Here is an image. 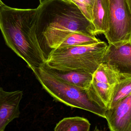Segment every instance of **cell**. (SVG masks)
Returning <instances> with one entry per match:
<instances>
[{"label": "cell", "instance_id": "cell-9", "mask_svg": "<svg viewBox=\"0 0 131 131\" xmlns=\"http://www.w3.org/2000/svg\"><path fill=\"white\" fill-rule=\"evenodd\" d=\"M105 119L111 131H131V94L106 112Z\"/></svg>", "mask_w": 131, "mask_h": 131}, {"label": "cell", "instance_id": "cell-4", "mask_svg": "<svg viewBox=\"0 0 131 131\" xmlns=\"http://www.w3.org/2000/svg\"><path fill=\"white\" fill-rule=\"evenodd\" d=\"M43 89L57 101L105 118L107 110L92 101L86 90L68 84L51 74L45 64L32 70Z\"/></svg>", "mask_w": 131, "mask_h": 131}, {"label": "cell", "instance_id": "cell-1", "mask_svg": "<svg viewBox=\"0 0 131 131\" xmlns=\"http://www.w3.org/2000/svg\"><path fill=\"white\" fill-rule=\"evenodd\" d=\"M38 9H21L4 4L0 8V30L6 45L32 70L46 63L36 32Z\"/></svg>", "mask_w": 131, "mask_h": 131}, {"label": "cell", "instance_id": "cell-2", "mask_svg": "<svg viewBox=\"0 0 131 131\" xmlns=\"http://www.w3.org/2000/svg\"><path fill=\"white\" fill-rule=\"evenodd\" d=\"M36 35L48 29L67 30L95 37L94 26L74 3L64 0H41L37 8Z\"/></svg>", "mask_w": 131, "mask_h": 131}, {"label": "cell", "instance_id": "cell-5", "mask_svg": "<svg viewBox=\"0 0 131 131\" xmlns=\"http://www.w3.org/2000/svg\"><path fill=\"white\" fill-rule=\"evenodd\" d=\"M109 31L104 34L109 44L131 42V12L127 0H109Z\"/></svg>", "mask_w": 131, "mask_h": 131}, {"label": "cell", "instance_id": "cell-13", "mask_svg": "<svg viewBox=\"0 0 131 131\" xmlns=\"http://www.w3.org/2000/svg\"><path fill=\"white\" fill-rule=\"evenodd\" d=\"M91 124L86 118L79 117L65 118L59 122L55 131H89Z\"/></svg>", "mask_w": 131, "mask_h": 131}, {"label": "cell", "instance_id": "cell-3", "mask_svg": "<svg viewBox=\"0 0 131 131\" xmlns=\"http://www.w3.org/2000/svg\"><path fill=\"white\" fill-rule=\"evenodd\" d=\"M108 45L101 41L89 45L60 48L51 50L45 64L58 70L71 71L94 74L102 63Z\"/></svg>", "mask_w": 131, "mask_h": 131}, {"label": "cell", "instance_id": "cell-11", "mask_svg": "<svg viewBox=\"0 0 131 131\" xmlns=\"http://www.w3.org/2000/svg\"><path fill=\"white\" fill-rule=\"evenodd\" d=\"M92 24L96 35L104 34L110 28V12L109 0H96L92 14Z\"/></svg>", "mask_w": 131, "mask_h": 131}, {"label": "cell", "instance_id": "cell-7", "mask_svg": "<svg viewBox=\"0 0 131 131\" xmlns=\"http://www.w3.org/2000/svg\"><path fill=\"white\" fill-rule=\"evenodd\" d=\"M102 63L117 72L121 79L131 77V42L108 44Z\"/></svg>", "mask_w": 131, "mask_h": 131}, {"label": "cell", "instance_id": "cell-17", "mask_svg": "<svg viewBox=\"0 0 131 131\" xmlns=\"http://www.w3.org/2000/svg\"><path fill=\"white\" fill-rule=\"evenodd\" d=\"M127 2L128 4L130 11L131 12V0H127Z\"/></svg>", "mask_w": 131, "mask_h": 131}, {"label": "cell", "instance_id": "cell-12", "mask_svg": "<svg viewBox=\"0 0 131 131\" xmlns=\"http://www.w3.org/2000/svg\"><path fill=\"white\" fill-rule=\"evenodd\" d=\"M45 65L47 70L55 77L83 90H87L92 80L93 74L90 73L75 70H58L49 68L45 64Z\"/></svg>", "mask_w": 131, "mask_h": 131}, {"label": "cell", "instance_id": "cell-10", "mask_svg": "<svg viewBox=\"0 0 131 131\" xmlns=\"http://www.w3.org/2000/svg\"><path fill=\"white\" fill-rule=\"evenodd\" d=\"M114 87L92 79L89 87L85 90L92 101L107 110L110 108Z\"/></svg>", "mask_w": 131, "mask_h": 131}, {"label": "cell", "instance_id": "cell-19", "mask_svg": "<svg viewBox=\"0 0 131 131\" xmlns=\"http://www.w3.org/2000/svg\"><path fill=\"white\" fill-rule=\"evenodd\" d=\"M40 1H41V0H40Z\"/></svg>", "mask_w": 131, "mask_h": 131}, {"label": "cell", "instance_id": "cell-15", "mask_svg": "<svg viewBox=\"0 0 131 131\" xmlns=\"http://www.w3.org/2000/svg\"><path fill=\"white\" fill-rule=\"evenodd\" d=\"M131 94V77L120 79L114 86L109 109Z\"/></svg>", "mask_w": 131, "mask_h": 131}, {"label": "cell", "instance_id": "cell-14", "mask_svg": "<svg viewBox=\"0 0 131 131\" xmlns=\"http://www.w3.org/2000/svg\"><path fill=\"white\" fill-rule=\"evenodd\" d=\"M92 79L111 86H114L121 78L118 74L108 65L102 63L93 74Z\"/></svg>", "mask_w": 131, "mask_h": 131}, {"label": "cell", "instance_id": "cell-18", "mask_svg": "<svg viewBox=\"0 0 131 131\" xmlns=\"http://www.w3.org/2000/svg\"><path fill=\"white\" fill-rule=\"evenodd\" d=\"M4 4H4V2H2V0H0V8L2 7Z\"/></svg>", "mask_w": 131, "mask_h": 131}, {"label": "cell", "instance_id": "cell-8", "mask_svg": "<svg viewBox=\"0 0 131 131\" xmlns=\"http://www.w3.org/2000/svg\"><path fill=\"white\" fill-rule=\"evenodd\" d=\"M22 91H5L0 87V131H4L13 120L19 118Z\"/></svg>", "mask_w": 131, "mask_h": 131}, {"label": "cell", "instance_id": "cell-6", "mask_svg": "<svg viewBox=\"0 0 131 131\" xmlns=\"http://www.w3.org/2000/svg\"><path fill=\"white\" fill-rule=\"evenodd\" d=\"M37 37L40 47L46 56L53 49L89 45L101 41L95 37L81 32L56 29H47Z\"/></svg>", "mask_w": 131, "mask_h": 131}, {"label": "cell", "instance_id": "cell-16", "mask_svg": "<svg viewBox=\"0 0 131 131\" xmlns=\"http://www.w3.org/2000/svg\"><path fill=\"white\" fill-rule=\"evenodd\" d=\"M76 5L84 15L92 22L93 9L96 0H64Z\"/></svg>", "mask_w": 131, "mask_h": 131}]
</instances>
